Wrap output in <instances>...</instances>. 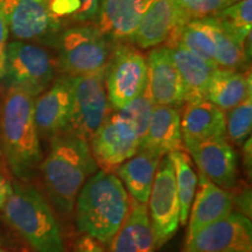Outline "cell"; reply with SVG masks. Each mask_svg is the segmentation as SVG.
<instances>
[{"label": "cell", "mask_w": 252, "mask_h": 252, "mask_svg": "<svg viewBox=\"0 0 252 252\" xmlns=\"http://www.w3.org/2000/svg\"><path fill=\"white\" fill-rule=\"evenodd\" d=\"M50 151L41 163L43 184L48 196L60 213L74 209L77 195L91 175L97 172L89 141L71 131L52 138Z\"/></svg>", "instance_id": "1"}, {"label": "cell", "mask_w": 252, "mask_h": 252, "mask_svg": "<svg viewBox=\"0 0 252 252\" xmlns=\"http://www.w3.org/2000/svg\"><path fill=\"white\" fill-rule=\"evenodd\" d=\"M130 203L119 178L110 172H96L77 195V229L98 243L111 244L130 212Z\"/></svg>", "instance_id": "2"}, {"label": "cell", "mask_w": 252, "mask_h": 252, "mask_svg": "<svg viewBox=\"0 0 252 252\" xmlns=\"http://www.w3.org/2000/svg\"><path fill=\"white\" fill-rule=\"evenodd\" d=\"M34 100L26 91L11 87L1 108V137L12 172L28 180L41 165L40 134L34 121Z\"/></svg>", "instance_id": "3"}, {"label": "cell", "mask_w": 252, "mask_h": 252, "mask_svg": "<svg viewBox=\"0 0 252 252\" xmlns=\"http://www.w3.org/2000/svg\"><path fill=\"white\" fill-rule=\"evenodd\" d=\"M2 209L8 224L34 251L65 252L58 220L34 186L14 182Z\"/></svg>", "instance_id": "4"}, {"label": "cell", "mask_w": 252, "mask_h": 252, "mask_svg": "<svg viewBox=\"0 0 252 252\" xmlns=\"http://www.w3.org/2000/svg\"><path fill=\"white\" fill-rule=\"evenodd\" d=\"M58 33L56 63L68 76L105 74L112 55L110 40L94 25H70Z\"/></svg>", "instance_id": "5"}, {"label": "cell", "mask_w": 252, "mask_h": 252, "mask_svg": "<svg viewBox=\"0 0 252 252\" xmlns=\"http://www.w3.org/2000/svg\"><path fill=\"white\" fill-rule=\"evenodd\" d=\"M56 67L52 54L36 43L14 40L7 45L5 77L11 87L20 88L35 98L54 80Z\"/></svg>", "instance_id": "6"}, {"label": "cell", "mask_w": 252, "mask_h": 252, "mask_svg": "<svg viewBox=\"0 0 252 252\" xmlns=\"http://www.w3.org/2000/svg\"><path fill=\"white\" fill-rule=\"evenodd\" d=\"M147 203L156 248H161L180 225V202L174 168L168 154L160 159Z\"/></svg>", "instance_id": "7"}, {"label": "cell", "mask_w": 252, "mask_h": 252, "mask_svg": "<svg viewBox=\"0 0 252 252\" xmlns=\"http://www.w3.org/2000/svg\"><path fill=\"white\" fill-rule=\"evenodd\" d=\"M147 84V60L140 50L121 45L112 53L105 71L110 105L122 110L143 93Z\"/></svg>", "instance_id": "8"}, {"label": "cell", "mask_w": 252, "mask_h": 252, "mask_svg": "<svg viewBox=\"0 0 252 252\" xmlns=\"http://www.w3.org/2000/svg\"><path fill=\"white\" fill-rule=\"evenodd\" d=\"M105 74L74 77V99L68 130L89 141L110 115Z\"/></svg>", "instance_id": "9"}, {"label": "cell", "mask_w": 252, "mask_h": 252, "mask_svg": "<svg viewBox=\"0 0 252 252\" xmlns=\"http://www.w3.org/2000/svg\"><path fill=\"white\" fill-rule=\"evenodd\" d=\"M90 141L94 161L105 172L113 171L133 157L140 145L134 126L119 112L109 115Z\"/></svg>", "instance_id": "10"}, {"label": "cell", "mask_w": 252, "mask_h": 252, "mask_svg": "<svg viewBox=\"0 0 252 252\" xmlns=\"http://www.w3.org/2000/svg\"><path fill=\"white\" fill-rule=\"evenodd\" d=\"M181 252H252L250 217L232 210L186 242Z\"/></svg>", "instance_id": "11"}, {"label": "cell", "mask_w": 252, "mask_h": 252, "mask_svg": "<svg viewBox=\"0 0 252 252\" xmlns=\"http://www.w3.org/2000/svg\"><path fill=\"white\" fill-rule=\"evenodd\" d=\"M0 12L15 40L32 42L61 31L50 12L49 0H0Z\"/></svg>", "instance_id": "12"}, {"label": "cell", "mask_w": 252, "mask_h": 252, "mask_svg": "<svg viewBox=\"0 0 252 252\" xmlns=\"http://www.w3.org/2000/svg\"><path fill=\"white\" fill-rule=\"evenodd\" d=\"M74 99V77H59L34 100V121L40 135L54 137L68 130Z\"/></svg>", "instance_id": "13"}, {"label": "cell", "mask_w": 252, "mask_h": 252, "mask_svg": "<svg viewBox=\"0 0 252 252\" xmlns=\"http://www.w3.org/2000/svg\"><path fill=\"white\" fill-rule=\"evenodd\" d=\"M200 174L223 189L237 182V153L225 138H215L189 147Z\"/></svg>", "instance_id": "14"}, {"label": "cell", "mask_w": 252, "mask_h": 252, "mask_svg": "<svg viewBox=\"0 0 252 252\" xmlns=\"http://www.w3.org/2000/svg\"><path fill=\"white\" fill-rule=\"evenodd\" d=\"M152 0H99L94 26L109 40L133 43L141 15Z\"/></svg>", "instance_id": "15"}, {"label": "cell", "mask_w": 252, "mask_h": 252, "mask_svg": "<svg viewBox=\"0 0 252 252\" xmlns=\"http://www.w3.org/2000/svg\"><path fill=\"white\" fill-rule=\"evenodd\" d=\"M185 23L176 0H152L141 15L133 43L143 49L167 43Z\"/></svg>", "instance_id": "16"}, {"label": "cell", "mask_w": 252, "mask_h": 252, "mask_svg": "<svg viewBox=\"0 0 252 252\" xmlns=\"http://www.w3.org/2000/svg\"><path fill=\"white\" fill-rule=\"evenodd\" d=\"M147 86L156 105L178 109L185 103L184 86L168 47H157L150 52Z\"/></svg>", "instance_id": "17"}, {"label": "cell", "mask_w": 252, "mask_h": 252, "mask_svg": "<svg viewBox=\"0 0 252 252\" xmlns=\"http://www.w3.org/2000/svg\"><path fill=\"white\" fill-rule=\"evenodd\" d=\"M181 134L186 150L202 141L225 138V112L206 98L186 103Z\"/></svg>", "instance_id": "18"}, {"label": "cell", "mask_w": 252, "mask_h": 252, "mask_svg": "<svg viewBox=\"0 0 252 252\" xmlns=\"http://www.w3.org/2000/svg\"><path fill=\"white\" fill-rule=\"evenodd\" d=\"M198 190L194 196L189 220L187 239L190 241L198 231L224 219L234 209V197L226 189H223L208 180L206 176H197Z\"/></svg>", "instance_id": "19"}, {"label": "cell", "mask_w": 252, "mask_h": 252, "mask_svg": "<svg viewBox=\"0 0 252 252\" xmlns=\"http://www.w3.org/2000/svg\"><path fill=\"white\" fill-rule=\"evenodd\" d=\"M184 149L179 110L173 106L154 105L147 130L140 140L139 150L149 151L162 158Z\"/></svg>", "instance_id": "20"}, {"label": "cell", "mask_w": 252, "mask_h": 252, "mask_svg": "<svg viewBox=\"0 0 252 252\" xmlns=\"http://www.w3.org/2000/svg\"><path fill=\"white\" fill-rule=\"evenodd\" d=\"M166 47L169 48L173 61L181 77L185 102H195L206 98L208 86L214 70L217 68L216 65L194 55L179 42H171Z\"/></svg>", "instance_id": "21"}, {"label": "cell", "mask_w": 252, "mask_h": 252, "mask_svg": "<svg viewBox=\"0 0 252 252\" xmlns=\"http://www.w3.org/2000/svg\"><path fill=\"white\" fill-rule=\"evenodd\" d=\"M152 226L147 204L131 200L130 212L111 242L110 252H154Z\"/></svg>", "instance_id": "22"}, {"label": "cell", "mask_w": 252, "mask_h": 252, "mask_svg": "<svg viewBox=\"0 0 252 252\" xmlns=\"http://www.w3.org/2000/svg\"><path fill=\"white\" fill-rule=\"evenodd\" d=\"M160 158L149 151L139 150L133 157L116 168L119 180L130 191L132 200L147 204Z\"/></svg>", "instance_id": "23"}, {"label": "cell", "mask_w": 252, "mask_h": 252, "mask_svg": "<svg viewBox=\"0 0 252 252\" xmlns=\"http://www.w3.org/2000/svg\"><path fill=\"white\" fill-rule=\"evenodd\" d=\"M250 94H252L250 74L245 75L236 69L217 67L210 78L206 99L225 112L243 102Z\"/></svg>", "instance_id": "24"}, {"label": "cell", "mask_w": 252, "mask_h": 252, "mask_svg": "<svg viewBox=\"0 0 252 252\" xmlns=\"http://www.w3.org/2000/svg\"><path fill=\"white\" fill-rule=\"evenodd\" d=\"M171 42H179L204 61L215 63V41H214L213 28L209 19L189 20L175 32L166 45ZM217 67V65H216Z\"/></svg>", "instance_id": "25"}, {"label": "cell", "mask_w": 252, "mask_h": 252, "mask_svg": "<svg viewBox=\"0 0 252 252\" xmlns=\"http://www.w3.org/2000/svg\"><path fill=\"white\" fill-rule=\"evenodd\" d=\"M175 173L176 189L180 202V224H187V220L197 187V175L195 174L188 154L184 151H175L168 154Z\"/></svg>", "instance_id": "26"}, {"label": "cell", "mask_w": 252, "mask_h": 252, "mask_svg": "<svg viewBox=\"0 0 252 252\" xmlns=\"http://www.w3.org/2000/svg\"><path fill=\"white\" fill-rule=\"evenodd\" d=\"M213 28L214 41H215V63L217 67L239 70L247 62V50L244 43L223 30L214 19L210 17Z\"/></svg>", "instance_id": "27"}, {"label": "cell", "mask_w": 252, "mask_h": 252, "mask_svg": "<svg viewBox=\"0 0 252 252\" xmlns=\"http://www.w3.org/2000/svg\"><path fill=\"white\" fill-rule=\"evenodd\" d=\"M212 18L223 30L245 45L251 35L252 0H242L226 6Z\"/></svg>", "instance_id": "28"}, {"label": "cell", "mask_w": 252, "mask_h": 252, "mask_svg": "<svg viewBox=\"0 0 252 252\" xmlns=\"http://www.w3.org/2000/svg\"><path fill=\"white\" fill-rule=\"evenodd\" d=\"M252 94L248 96L235 108L225 111V131L235 145L244 144L251 133Z\"/></svg>", "instance_id": "29"}, {"label": "cell", "mask_w": 252, "mask_h": 252, "mask_svg": "<svg viewBox=\"0 0 252 252\" xmlns=\"http://www.w3.org/2000/svg\"><path fill=\"white\" fill-rule=\"evenodd\" d=\"M154 105H156V104L153 103L152 97H151L149 90V86L146 84L144 91L139 94V96L135 97L132 102H130L125 106V108H123L118 111L123 117L127 119V121L134 126L140 140L147 130V126H149Z\"/></svg>", "instance_id": "30"}, {"label": "cell", "mask_w": 252, "mask_h": 252, "mask_svg": "<svg viewBox=\"0 0 252 252\" xmlns=\"http://www.w3.org/2000/svg\"><path fill=\"white\" fill-rule=\"evenodd\" d=\"M186 20L210 18L224 8V0H176Z\"/></svg>", "instance_id": "31"}, {"label": "cell", "mask_w": 252, "mask_h": 252, "mask_svg": "<svg viewBox=\"0 0 252 252\" xmlns=\"http://www.w3.org/2000/svg\"><path fill=\"white\" fill-rule=\"evenodd\" d=\"M9 31L6 24L4 15L0 12V80L5 77V64H6V50L8 45Z\"/></svg>", "instance_id": "32"}, {"label": "cell", "mask_w": 252, "mask_h": 252, "mask_svg": "<svg viewBox=\"0 0 252 252\" xmlns=\"http://www.w3.org/2000/svg\"><path fill=\"white\" fill-rule=\"evenodd\" d=\"M76 1L81 5L78 24H89L90 21H94L98 12L99 0H76Z\"/></svg>", "instance_id": "33"}, {"label": "cell", "mask_w": 252, "mask_h": 252, "mask_svg": "<svg viewBox=\"0 0 252 252\" xmlns=\"http://www.w3.org/2000/svg\"><path fill=\"white\" fill-rule=\"evenodd\" d=\"M76 252H104V249L98 242L84 235L77 241Z\"/></svg>", "instance_id": "34"}, {"label": "cell", "mask_w": 252, "mask_h": 252, "mask_svg": "<svg viewBox=\"0 0 252 252\" xmlns=\"http://www.w3.org/2000/svg\"><path fill=\"white\" fill-rule=\"evenodd\" d=\"M11 190L12 185L5 178L0 175V210L4 208L6 201H7L9 194H11Z\"/></svg>", "instance_id": "35"}, {"label": "cell", "mask_w": 252, "mask_h": 252, "mask_svg": "<svg viewBox=\"0 0 252 252\" xmlns=\"http://www.w3.org/2000/svg\"><path fill=\"white\" fill-rule=\"evenodd\" d=\"M239 1H242V0H224V7L232 4H236V2H239Z\"/></svg>", "instance_id": "36"}, {"label": "cell", "mask_w": 252, "mask_h": 252, "mask_svg": "<svg viewBox=\"0 0 252 252\" xmlns=\"http://www.w3.org/2000/svg\"><path fill=\"white\" fill-rule=\"evenodd\" d=\"M0 252H11V251L6 250V249H4V248H0Z\"/></svg>", "instance_id": "37"}]
</instances>
